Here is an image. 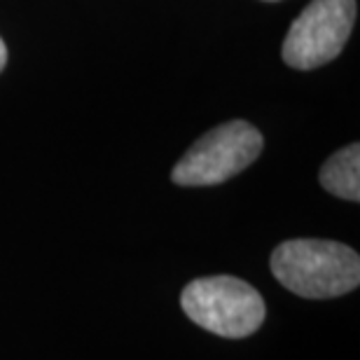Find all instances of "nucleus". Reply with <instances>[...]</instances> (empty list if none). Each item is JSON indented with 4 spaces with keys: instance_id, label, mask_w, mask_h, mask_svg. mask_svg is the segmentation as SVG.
<instances>
[{
    "instance_id": "nucleus-1",
    "label": "nucleus",
    "mask_w": 360,
    "mask_h": 360,
    "mask_svg": "<svg viewBox=\"0 0 360 360\" xmlns=\"http://www.w3.org/2000/svg\"><path fill=\"white\" fill-rule=\"evenodd\" d=\"M269 264L281 285L307 300L340 297L360 283V257L340 241H283L271 253Z\"/></svg>"
},
{
    "instance_id": "nucleus-2",
    "label": "nucleus",
    "mask_w": 360,
    "mask_h": 360,
    "mask_svg": "<svg viewBox=\"0 0 360 360\" xmlns=\"http://www.w3.org/2000/svg\"><path fill=\"white\" fill-rule=\"evenodd\" d=\"M187 319L208 333L241 340L257 333L264 321L260 292L236 276H204L192 281L180 295Z\"/></svg>"
},
{
    "instance_id": "nucleus-3",
    "label": "nucleus",
    "mask_w": 360,
    "mask_h": 360,
    "mask_svg": "<svg viewBox=\"0 0 360 360\" xmlns=\"http://www.w3.org/2000/svg\"><path fill=\"white\" fill-rule=\"evenodd\" d=\"M262 134L243 120L225 122L211 129L183 155L171 180L183 187H208L248 169L262 153Z\"/></svg>"
},
{
    "instance_id": "nucleus-4",
    "label": "nucleus",
    "mask_w": 360,
    "mask_h": 360,
    "mask_svg": "<svg viewBox=\"0 0 360 360\" xmlns=\"http://www.w3.org/2000/svg\"><path fill=\"white\" fill-rule=\"evenodd\" d=\"M356 24V0H311L283 42V61L297 70L326 66L342 54Z\"/></svg>"
},
{
    "instance_id": "nucleus-5",
    "label": "nucleus",
    "mask_w": 360,
    "mask_h": 360,
    "mask_svg": "<svg viewBox=\"0 0 360 360\" xmlns=\"http://www.w3.org/2000/svg\"><path fill=\"white\" fill-rule=\"evenodd\" d=\"M321 185L330 194L347 201L360 199V146L351 143L323 164L319 174Z\"/></svg>"
},
{
    "instance_id": "nucleus-6",
    "label": "nucleus",
    "mask_w": 360,
    "mask_h": 360,
    "mask_svg": "<svg viewBox=\"0 0 360 360\" xmlns=\"http://www.w3.org/2000/svg\"><path fill=\"white\" fill-rule=\"evenodd\" d=\"M5 63H7V47H5L3 38H0V70L5 68Z\"/></svg>"
},
{
    "instance_id": "nucleus-7",
    "label": "nucleus",
    "mask_w": 360,
    "mask_h": 360,
    "mask_svg": "<svg viewBox=\"0 0 360 360\" xmlns=\"http://www.w3.org/2000/svg\"><path fill=\"white\" fill-rule=\"evenodd\" d=\"M269 3H274V0H269Z\"/></svg>"
}]
</instances>
